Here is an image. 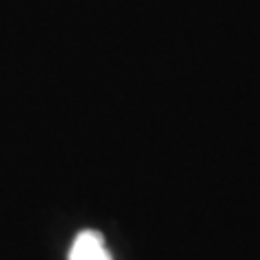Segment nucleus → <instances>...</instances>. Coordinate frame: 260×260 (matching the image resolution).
Returning <instances> with one entry per match:
<instances>
[{"label":"nucleus","mask_w":260,"mask_h":260,"mask_svg":"<svg viewBox=\"0 0 260 260\" xmlns=\"http://www.w3.org/2000/svg\"><path fill=\"white\" fill-rule=\"evenodd\" d=\"M68 260H113L111 251L104 245V239L95 230H83L72 243Z\"/></svg>","instance_id":"1"}]
</instances>
